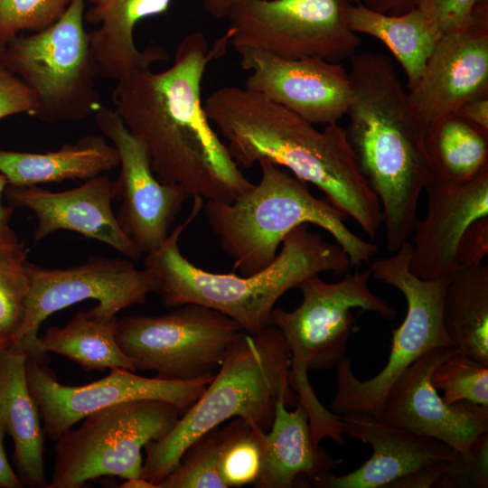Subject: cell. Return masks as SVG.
Returning a JSON list of instances; mask_svg holds the SVG:
<instances>
[{"mask_svg": "<svg viewBox=\"0 0 488 488\" xmlns=\"http://www.w3.org/2000/svg\"><path fill=\"white\" fill-rule=\"evenodd\" d=\"M172 0H104L84 14L89 23L99 27L88 33L99 77L120 80L137 70L168 59L165 49L150 45L137 49L136 25L141 20L164 13Z\"/></svg>", "mask_w": 488, "mask_h": 488, "instance_id": "obj_23", "label": "cell"}, {"mask_svg": "<svg viewBox=\"0 0 488 488\" xmlns=\"http://www.w3.org/2000/svg\"><path fill=\"white\" fill-rule=\"evenodd\" d=\"M352 99L347 137L377 196L386 247L396 252L414 231L428 180L427 124L411 105L391 60L363 52L350 57Z\"/></svg>", "mask_w": 488, "mask_h": 488, "instance_id": "obj_3", "label": "cell"}, {"mask_svg": "<svg viewBox=\"0 0 488 488\" xmlns=\"http://www.w3.org/2000/svg\"><path fill=\"white\" fill-rule=\"evenodd\" d=\"M455 351L436 347L417 359L390 388L380 418L468 458L477 439L488 433V407L465 400L446 404L431 383L433 371Z\"/></svg>", "mask_w": 488, "mask_h": 488, "instance_id": "obj_16", "label": "cell"}, {"mask_svg": "<svg viewBox=\"0 0 488 488\" xmlns=\"http://www.w3.org/2000/svg\"><path fill=\"white\" fill-rule=\"evenodd\" d=\"M443 324L453 347L488 367V267L456 268L448 277Z\"/></svg>", "mask_w": 488, "mask_h": 488, "instance_id": "obj_27", "label": "cell"}, {"mask_svg": "<svg viewBox=\"0 0 488 488\" xmlns=\"http://www.w3.org/2000/svg\"><path fill=\"white\" fill-rule=\"evenodd\" d=\"M408 95L427 125L488 96L487 0L478 1L465 27L442 34Z\"/></svg>", "mask_w": 488, "mask_h": 488, "instance_id": "obj_18", "label": "cell"}, {"mask_svg": "<svg viewBox=\"0 0 488 488\" xmlns=\"http://www.w3.org/2000/svg\"><path fill=\"white\" fill-rule=\"evenodd\" d=\"M488 254V216L474 221L463 234L456 249V268L482 264Z\"/></svg>", "mask_w": 488, "mask_h": 488, "instance_id": "obj_38", "label": "cell"}, {"mask_svg": "<svg viewBox=\"0 0 488 488\" xmlns=\"http://www.w3.org/2000/svg\"><path fill=\"white\" fill-rule=\"evenodd\" d=\"M5 425L0 414V488H21L23 486L18 474L12 469L4 448Z\"/></svg>", "mask_w": 488, "mask_h": 488, "instance_id": "obj_42", "label": "cell"}, {"mask_svg": "<svg viewBox=\"0 0 488 488\" xmlns=\"http://www.w3.org/2000/svg\"><path fill=\"white\" fill-rule=\"evenodd\" d=\"M203 108L227 141L238 165L267 160L321 190L328 202L374 239L382 223L380 204L361 174L345 128L314 124L247 88L224 86Z\"/></svg>", "mask_w": 488, "mask_h": 488, "instance_id": "obj_2", "label": "cell"}, {"mask_svg": "<svg viewBox=\"0 0 488 488\" xmlns=\"http://www.w3.org/2000/svg\"><path fill=\"white\" fill-rule=\"evenodd\" d=\"M225 433L218 427L196 439L157 488H225L218 468Z\"/></svg>", "mask_w": 488, "mask_h": 488, "instance_id": "obj_32", "label": "cell"}, {"mask_svg": "<svg viewBox=\"0 0 488 488\" xmlns=\"http://www.w3.org/2000/svg\"><path fill=\"white\" fill-rule=\"evenodd\" d=\"M95 122L119 156L120 173L112 182L113 199L121 202L117 220L141 252L148 253L168 237L171 222L190 197L180 186L155 177L145 143L128 130L114 109L100 107Z\"/></svg>", "mask_w": 488, "mask_h": 488, "instance_id": "obj_15", "label": "cell"}, {"mask_svg": "<svg viewBox=\"0 0 488 488\" xmlns=\"http://www.w3.org/2000/svg\"><path fill=\"white\" fill-rule=\"evenodd\" d=\"M359 0H204L205 10L228 21L225 35L237 51L253 48L286 59L340 62L361 38L346 21Z\"/></svg>", "mask_w": 488, "mask_h": 488, "instance_id": "obj_11", "label": "cell"}, {"mask_svg": "<svg viewBox=\"0 0 488 488\" xmlns=\"http://www.w3.org/2000/svg\"><path fill=\"white\" fill-rule=\"evenodd\" d=\"M183 411L159 399H139L97 410L55 441L46 488H80L103 476L140 477L141 450L166 436Z\"/></svg>", "mask_w": 488, "mask_h": 488, "instance_id": "obj_10", "label": "cell"}, {"mask_svg": "<svg viewBox=\"0 0 488 488\" xmlns=\"http://www.w3.org/2000/svg\"><path fill=\"white\" fill-rule=\"evenodd\" d=\"M3 50H4V47H2V46L0 45V56H1L2 52H3Z\"/></svg>", "mask_w": 488, "mask_h": 488, "instance_id": "obj_47", "label": "cell"}, {"mask_svg": "<svg viewBox=\"0 0 488 488\" xmlns=\"http://www.w3.org/2000/svg\"><path fill=\"white\" fill-rule=\"evenodd\" d=\"M479 0H415L422 11L444 34L465 27Z\"/></svg>", "mask_w": 488, "mask_h": 488, "instance_id": "obj_36", "label": "cell"}, {"mask_svg": "<svg viewBox=\"0 0 488 488\" xmlns=\"http://www.w3.org/2000/svg\"><path fill=\"white\" fill-rule=\"evenodd\" d=\"M411 250L407 240L391 257L371 263L374 279L401 292L407 313L401 324L392 330L389 359L378 374L361 380L348 358L336 364V393L331 403L335 415L358 411L380 418L390 388L417 359L436 347L454 348L442 315L448 278L425 280L417 277L409 268Z\"/></svg>", "mask_w": 488, "mask_h": 488, "instance_id": "obj_9", "label": "cell"}, {"mask_svg": "<svg viewBox=\"0 0 488 488\" xmlns=\"http://www.w3.org/2000/svg\"><path fill=\"white\" fill-rule=\"evenodd\" d=\"M26 356L11 345L0 351V414L14 445V459L23 486L46 488L44 432L26 378Z\"/></svg>", "mask_w": 488, "mask_h": 488, "instance_id": "obj_24", "label": "cell"}, {"mask_svg": "<svg viewBox=\"0 0 488 488\" xmlns=\"http://www.w3.org/2000/svg\"><path fill=\"white\" fill-rule=\"evenodd\" d=\"M431 383L446 404L465 400L488 407V367L455 351L432 372Z\"/></svg>", "mask_w": 488, "mask_h": 488, "instance_id": "obj_33", "label": "cell"}, {"mask_svg": "<svg viewBox=\"0 0 488 488\" xmlns=\"http://www.w3.org/2000/svg\"><path fill=\"white\" fill-rule=\"evenodd\" d=\"M449 462V461H448ZM420 469L392 483L389 488H429L437 484L447 468V463Z\"/></svg>", "mask_w": 488, "mask_h": 488, "instance_id": "obj_39", "label": "cell"}, {"mask_svg": "<svg viewBox=\"0 0 488 488\" xmlns=\"http://www.w3.org/2000/svg\"><path fill=\"white\" fill-rule=\"evenodd\" d=\"M370 268L351 274L335 283L319 275L303 280L296 287L302 302L296 309L274 308L272 325L284 336L290 352L289 381L298 402L306 409L312 434L331 435L339 418L318 400L307 377L308 371L329 370L344 357L354 326L352 308L372 312L386 320L397 314L394 306L369 286Z\"/></svg>", "mask_w": 488, "mask_h": 488, "instance_id": "obj_7", "label": "cell"}, {"mask_svg": "<svg viewBox=\"0 0 488 488\" xmlns=\"http://www.w3.org/2000/svg\"><path fill=\"white\" fill-rule=\"evenodd\" d=\"M367 7L388 14H400L414 7L415 0H363Z\"/></svg>", "mask_w": 488, "mask_h": 488, "instance_id": "obj_43", "label": "cell"}, {"mask_svg": "<svg viewBox=\"0 0 488 488\" xmlns=\"http://www.w3.org/2000/svg\"><path fill=\"white\" fill-rule=\"evenodd\" d=\"M71 0H0V45L23 32L32 33L54 23Z\"/></svg>", "mask_w": 488, "mask_h": 488, "instance_id": "obj_34", "label": "cell"}, {"mask_svg": "<svg viewBox=\"0 0 488 488\" xmlns=\"http://www.w3.org/2000/svg\"><path fill=\"white\" fill-rule=\"evenodd\" d=\"M117 166V150L102 136L89 135L43 154L0 149V173L14 186L88 180Z\"/></svg>", "mask_w": 488, "mask_h": 488, "instance_id": "obj_25", "label": "cell"}, {"mask_svg": "<svg viewBox=\"0 0 488 488\" xmlns=\"http://www.w3.org/2000/svg\"><path fill=\"white\" fill-rule=\"evenodd\" d=\"M26 378L42 420L43 432L56 440L86 416L101 408L139 399L170 402L184 413L214 374L188 380L146 378L115 368L105 378L82 386L59 383L47 365L26 358Z\"/></svg>", "mask_w": 488, "mask_h": 488, "instance_id": "obj_14", "label": "cell"}, {"mask_svg": "<svg viewBox=\"0 0 488 488\" xmlns=\"http://www.w3.org/2000/svg\"><path fill=\"white\" fill-rule=\"evenodd\" d=\"M346 21L352 32L371 35L390 51L406 73L408 89L419 80L442 36L435 23L416 7L400 14H388L357 1L349 5Z\"/></svg>", "mask_w": 488, "mask_h": 488, "instance_id": "obj_26", "label": "cell"}, {"mask_svg": "<svg viewBox=\"0 0 488 488\" xmlns=\"http://www.w3.org/2000/svg\"><path fill=\"white\" fill-rule=\"evenodd\" d=\"M120 487L123 488H156L154 483L144 477L127 479Z\"/></svg>", "mask_w": 488, "mask_h": 488, "instance_id": "obj_44", "label": "cell"}, {"mask_svg": "<svg viewBox=\"0 0 488 488\" xmlns=\"http://www.w3.org/2000/svg\"><path fill=\"white\" fill-rule=\"evenodd\" d=\"M27 266L21 245H0V340L10 343L24 318L30 291Z\"/></svg>", "mask_w": 488, "mask_h": 488, "instance_id": "obj_31", "label": "cell"}, {"mask_svg": "<svg viewBox=\"0 0 488 488\" xmlns=\"http://www.w3.org/2000/svg\"><path fill=\"white\" fill-rule=\"evenodd\" d=\"M84 1H88V2L91 3L94 5H98V4L101 3V2H103L104 0H84Z\"/></svg>", "mask_w": 488, "mask_h": 488, "instance_id": "obj_46", "label": "cell"}, {"mask_svg": "<svg viewBox=\"0 0 488 488\" xmlns=\"http://www.w3.org/2000/svg\"><path fill=\"white\" fill-rule=\"evenodd\" d=\"M258 184L231 202L207 200L202 206L211 230L233 258L241 276L269 266L284 239L302 224L326 230L349 257L352 266L369 262L378 246L345 225L347 216L311 193L307 183L267 160H259Z\"/></svg>", "mask_w": 488, "mask_h": 488, "instance_id": "obj_6", "label": "cell"}, {"mask_svg": "<svg viewBox=\"0 0 488 488\" xmlns=\"http://www.w3.org/2000/svg\"><path fill=\"white\" fill-rule=\"evenodd\" d=\"M284 400L276 403L274 419L265 433L260 472L254 487L291 488L297 483H319L343 463L315 444L305 408L297 402L287 410Z\"/></svg>", "mask_w": 488, "mask_h": 488, "instance_id": "obj_22", "label": "cell"}, {"mask_svg": "<svg viewBox=\"0 0 488 488\" xmlns=\"http://www.w3.org/2000/svg\"><path fill=\"white\" fill-rule=\"evenodd\" d=\"M36 107L33 92L0 61V119L15 114L34 116Z\"/></svg>", "mask_w": 488, "mask_h": 488, "instance_id": "obj_37", "label": "cell"}, {"mask_svg": "<svg viewBox=\"0 0 488 488\" xmlns=\"http://www.w3.org/2000/svg\"><path fill=\"white\" fill-rule=\"evenodd\" d=\"M9 184L6 177L0 173V244L6 246H18L17 236L10 227V218L13 214L14 207L4 206L2 203V193Z\"/></svg>", "mask_w": 488, "mask_h": 488, "instance_id": "obj_40", "label": "cell"}, {"mask_svg": "<svg viewBox=\"0 0 488 488\" xmlns=\"http://www.w3.org/2000/svg\"><path fill=\"white\" fill-rule=\"evenodd\" d=\"M228 42L224 35L210 49L202 32L186 35L169 68L141 70L118 80L112 101L128 130L145 143L161 183L180 186L189 197L231 202L254 183L211 127L202 104L206 68Z\"/></svg>", "mask_w": 488, "mask_h": 488, "instance_id": "obj_1", "label": "cell"}, {"mask_svg": "<svg viewBox=\"0 0 488 488\" xmlns=\"http://www.w3.org/2000/svg\"><path fill=\"white\" fill-rule=\"evenodd\" d=\"M193 199L186 220L145 258V268L155 277L156 293L167 306L202 305L231 318L245 333L257 334L272 325L274 306L286 291L311 276L346 273L352 267L339 244L324 240L302 224L284 239L273 262L255 274L206 271L185 258L179 247L181 234L202 210L203 200Z\"/></svg>", "mask_w": 488, "mask_h": 488, "instance_id": "obj_4", "label": "cell"}, {"mask_svg": "<svg viewBox=\"0 0 488 488\" xmlns=\"http://www.w3.org/2000/svg\"><path fill=\"white\" fill-rule=\"evenodd\" d=\"M237 52L242 69L249 71L245 88L314 125L335 124L346 116L353 90L349 71L341 62L286 59L253 48Z\"/></svg>", "mask_w": 488, "mask_h": 488, "instance_id": "obj_17", "label": "cell"}, {"mask_svg": "<svg viewBox=\"0 0 488 488\" xmlns=\"http://www.w3.org/2000/svg\"><path fill=\"white\" fill-rule=\"evenodd\" d=\"M84 0H71L51 26L19 35L4 47L1 63L33 92V117L48 123L80 121L100 106L99 77L88 32Z\"/></svg>", "mask_w": 488, "mask_h": 488, "instance_id": "obj_8", "label": "cell"}, {"mask_svg": "<svg viewBox=\"0 0 488 488\" xmlns=\"http://www.w3.org/2000/svg\"><path fill=\"white\" fill-rule=\"evenodd\" d=\"M225 426V437L219 458V474L225 488L254 485L260 472L263 430L241 418Z\"/></svg>", "mask_w": 488, "mask_h": 488, "instance_id": "obj_30", "label": "cell"}, {"mask_svg": "<svg viewBox=\"0 0 488 488\" xmlns=\"http://www.w3.org/2000/svg\"><path fill=\"white\" fill-rule=\"evenodd\" d=\"M0 245H2V244H0Z\"/></svg>", "mask_w": 488, "mask_h": 488, "instance_id": "obj_48", "label": "cell"}, {"mask_svg": "<svg viewBox=\"0 0 488 488\" xmlns=\"http://www.w3.org/2000/svg\"><path fill=\"white\" fill-rule=\"evenodd\" d=\"M426 216L411 234L409 268L425 280L448 278L456 269L458 243L476 220L488 216V171L459 185L427 181Z\"/></svg>", "mask_w": 488, "mask_h": 488, "instance_id": "obj_21", "label": "cell"}, {"mask_svg": "<svg viewBox=\"0 0 488 488\" xmlns=\"http://www.w3.org/2000/svg\"><path fill=\"white\" fill-rule=\"evenodd\" d=\"M162 315L117 319L116 340L135 371L156 377L188 380L213 374L244 332L231 318L186 304Z\"/></svg>", "mask_w": 488, "mask_h": 488, "instance_id": "obj_12", "label": "cell"}, {"mask_svg": "<svg viewBox=\"0 0 488 488\" xmlns=\"http://www.w3.org/2000/svg\"><path fill=\"white\" fill-rule=\"evenodd\" d=\"M488 487V433L475 442L468 458L454 452L437 488Z\"/></svg>", "mask_w": 488, "mask_h": 488, "instance_id": "obj_35", "label": "cell"}, {"mask_svg": "<svg viewBox=\"0 0 488 488\" xmlns=\"http://www.w3.org/2000/svg\"><path fill=\"white\" fill-rule=\"evenodd\" d=\"M343 434L369 444L371 456L343 475L332 474L318 487L389 488L395 481L425 467L446 463L454 450L436 439L390 425L366 412L340 416Z\"/></svg>", "mask_w": 488, "mask_h": 488, "instance_id": "obj_20", "label": "cell"}, {"mask_svg": "<svg viewBox=\"0 0 488 488\" xmlns=\"http://www.w3.org/2000/svg\"><path fill=\"white\" fill-rule=\"evenodd\" d=\"M112 182L108 176L99 174L62 192H51L37 185L8 184L5 197L12 207H24L35 213L36 241L60 230H72L137 260L143 253L123 231L112 211Z\"/></svg>", "mask_w": 488, "mask_h": 488, "instance_id": "obj_19", "label": "cell"}, {"mask_svg": "<svg viewBox=\"0 0 488 488\" xmlns=\"http://www.w3.org/2000/svg\"><path fill=\"white\" fill-rule=\"evenodd\" d=\"M117 316L105 317L94 306L80 310L64 326L49 327L38 337V346L43 353L63 355L88 371L120 368L135 372L117 343Z\"/></svg>", "mask_w": 488, "mask_h": 488, "instance_id": "obj_29", "label": "cell"}, {"mask_svg": "<svg viewBox=\"0 0 488 488\" xmlns=\"http://www.w3.org/2000/svg\"><path fill=\"white\" fill-rule=\"evenodd\" d=\"M8 345H11L9 342L0 340V351Z\"/></svg>", "mask_w": 488, "mask_h": 488, "instance_id": "obj_45", "label": "cell"}, {"mask_svg": "<svg viewBox=\"0 0 488 488\" xmlns=\"http://www.w3.org/2000/svg\"><path fill=\"white\" fill-rule=\"evenodd\" d=\"M456 113L466 120L488 130V96L465 103L457 109Z\"/></svg>", "mask_w": 488, "mask_h": 488, "instance_id": "obj_41", "label": "cell"}, {"mask_svg": "<svg viewBox=\"0 0 488 488\" xmlns=\"http://www.w3.org/2000/svg\"><path fill=\"white\" fill-rule=\"evenodd\" d=\"M30 291L23 324L11 347L28 359L48 364V354L38 346L42 322L53 313L79 302L94 299L95 309L108 318L124 308L145 301L157 292L155 277L126 259L89 258L85 263L66 268H46L28 263Z\"/></svg>", "mask_w": 488, "mask_h": 488, "instance_id": "obj_13", "label": "cell"}, {"mask_svg": "<svg viewBox=\"0 0 488 488\" xmlns=\"http://www.w3.org/2000/svg\"><path fill=\"white\" fill-rule=\"evenodd\" d=\"M426 149L429 164L427 181L459 185L488 171V130L456 112L427 125Z\"/></svg>", "mask_w": 488, "mask_h": 488, "instance_id": "obj_28", "label": "cell"}, {"mask_svg": "<svg viewBox=\"0 0 488 488\" xmlns=\"http://www.w3.org/2000/svg\"><path fill=\"white\" fill-rule=\"evenodd\" d=\"M289 374L290 352L276 326L257 334L243 332L211 381L173 429L145 445L141 476L157 488L196 439L229 419L241 418L267 432L278 399L286 406L298 402Z\"/></svg>", "mask_w": 488, "mask_h": 488, "instance_id": "obj_5", "label": "cell"}]
</instances>
